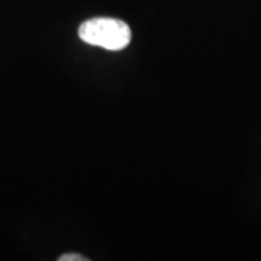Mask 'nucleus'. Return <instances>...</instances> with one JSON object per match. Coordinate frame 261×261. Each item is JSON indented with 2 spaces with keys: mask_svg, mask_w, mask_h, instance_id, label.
<instances>
[{
  "mask_svg": "<svg viewBox=\"0 0 261 261\" xmlns=\"http://www.w3.org/2000/svg\"><path fill=\"white\" fill-rule=\"evenodd\" d=\"M130 28L121 19L93 18L83 22L79 28V37L86 44L119 51L129 45Z\"/></svg>",
  "mask_w": 261,
  "mask_h": 261,
  "instance_id": "f257e3e1",
  "label": "nucleus"
},
{
  "mask_svg": "<svg viewBox=\"0 0 261 261\" xmlns=\"http://www.w3.org/2000/svg\"><path fill=\"white\" fill-rule=\"evenodd\" d=\"M60 261H87L86 257L83 255H80V254H64V255H61Z\"/></svg>",
  "mask_w": 261,
  "mask_h": 261,
  "instance_id": "f03ea898",
  "label": "nucleus"
}]
</instances>
